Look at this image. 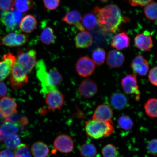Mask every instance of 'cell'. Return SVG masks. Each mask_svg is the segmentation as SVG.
I'll return each instance as SVG.
<instances>
[{
  "label": "cell",
  "mask_w": 157,
  "mask_h": 157,
  "mask_svg": "<svg viewBox=\"0 0 157 157\" xmlns=\"http://www.w3.org/2000/svg\"><path fill=\"white\" fill-rule=\"evenodd\" d=\"M93 12L97 17L98 24L102 30L107 33L116 32L123 23L129 21L128 17L124 16L119 8L114 4L108 5L102 8L96 7Z\"/></svg>",
  "instance_id": "cell-1"
},
{
  "label": "cell",
  "mask_w": 157,
  "mask_h": 157,
  "mask_svg": "<svg viewBox=\"0 0 157 157\" xmlns=\"http://www.w3.org/2000/svg\"><path fill=\"white\" fill-rule=\"evenodd\" d=\"M85 128L88 136L95 139L109 136L114 131L112 121H104L93 119L86 122Z\"/></svg>",
  "instance_id": "cell-2"
},
{
  "label": "cell",
  "mask_w": 157,
  "mask_h": 157,
  "mask_svg": "<svg viewBox=\"0 0 157 157\" xmlns=\"http://www.w3.org/2000/svg\"><path fill=\"white\" fill-rule=\"evenodd\" d=\"M27 74L24 69L19 65L16 61L9 79L11 88L17 90L23 87L28 81Z\"/></svg>",
  "instance_id": "cell-3"
},
{
  "label": "cell",
  "mask_w": 157,
  "mask_h": 157,
  "mask_svg": "<svg viewBox=\"0 0 157 157\" xmlns=\"http://www.w3.org/2000/svg\"><path fill=\"white\" fill-rule=\"evenodd\" d=\"M35 67L36 76L40 83L41 93L44 97L46 94L53 90L57 89V88L52 86L50 84L48 72L44 60H39L37 62Z\"/></svg>",
  "instance_id": "cell-4"
},
{
  "label": "cell",
  "mask_w": 157,
  "mask_h": 157,
  "mask_svg": "<svg viewBox=\"0 0 157 157\" xmlns=\"http://www.w3.org/2000/svg\"><path fill=\"white\" fill-rule=\"evenodd\" d=\"M16 62L24 69L27 73H30L36 64V52L33 49L24 52L21 49L17 51Z\"/></svg>",
  "instance_id": "cell-5"
},
{
  "label": "cell",
  "mask_w": 157,
  "mask_h": 157,
  "mask_svg": "<svg viewBox=\"0 0 157 157\" xmlns=\"http://www.w3.org/2000/svg\"><path fill=\"white\" fill-rule=\"evenodd\" d=\"M22 14L16 9L6 11L2 13L1 21L7 31L11 32L15 30L19 25Z\"/></svg>",
  "instance_id": "cell-6"
},
{
  "label": "cell",
  "mask_w": 157,
  "mask_h": 157,
  "mask_svg": "<svg viewBox=\"0 0 157 157\" xmlns=\"http://www.w3.org/2000/svg\"><path fill=\"white\" fill-rule=\"evenodd\" d=\"M45 102L49 111L59 110L65 102L64 95L57 88L46 94Z\"/></svg>",
  "instance_id": "cell-7"
},
{
  "label": "cell",
  "mask_w": 157,
  "mask_h": 157,
  "mask_svg": "<svg viewBox=\"0 0 157 157\" xmlns=\"http://www.w3.org/2000/svg\"><path fill=\"white\" fill-rule=\"evenodd\" d=\"M121 83L125 93L134 95L136 101H139L140 99V93L139 89L136 76L135 75H128L122 78Z\"/></svg>",
  "instance_id": "cell-8"
},
{
  "label": "cell",
  "mask_w": 157,
  "mask_h": 157,
  "mask_svg": "<svg viewBox=\"0 0 157 157\" xmlns=\"http://www.w3.org/2000/svg\"><path fill=\"white\" fill-rule=\"evenodd\" d=\"M28 40V37L25 34L11 33L0 38V46L13 48L21 46Z\"/></svg>",
  "instance_id": "cell-9"
},
{
  "label": "cell",
  "mask_w": 157,
  "mask_h": 157,
  "mask_svg": "<svg viewBox=\"0 0 157 157\" xmlns=\"http://www.w3.org/2000/svg\"><path fill=\"white\" fill-rule=\"evenodd\" d=\"M95 69V64L93 60L88 56L82 57L76 62V71L82 77H87L91 75Z\"/></svg>",
  "instance_id": "cell-10"
},
{
  "label": "cell",
  "mask_w": 157,
  "mask_h": 157,
  "mask_svg": "<svg viewBox=\"0 0 157 157\" xmlns=\"http://www.w3.org/2000/svg\"><path fill=\"white\" fill-rule=\"evenodd\" d=\"M16 61V57L11 52L4 55L0 61V81L4 80L10 75Z\"/></svg>",
  "instance_id": "cell-11"
},
{
  "label": "cell",
  "mask_w": 157,
  "mask_h": 157,
  "mask_svg": "<svg viewBox=\"0 0 157 157\" xmlns=\"http://www.w3.org/2000/svg\"><path fill=\"white\" fill-rule=\"evenodd\" d=\"M17 105L13 98L4 97L0 99V114L8 118L17 113Z\"/></svg>",
  "instance_id": "cell-12"
},
{
  "label": "cell",
  "mask_w": 157,
  "mask_h": 157,
  "mask_svg": "<svg viewBox=\"0 0 157 157\" xmlns=\"http://www.w3.org/2000/svg\"><path fill=\"white\" fill-rule=\"evenodd\" d=\"M54 145L55 149L62 153H70L74 148V143L71 137L67 135H59L55 139Z\"/></svg>",
  "instance_id": "cell-13"
},
{
  "label": "cell",
  "mask_w": 157,
  "mask_h": 157,
  "mask_svg": "<svg viewBox=\"0 0 157 157\" xmlns=\"http://www.w3.org/2000/svg\"><path fill=\"white\" fill-rule=\"evenodd\" d=\"M135 46L142 51L148 52L153 47V40L150 33L145 31L142 33L137 34L134 39Z\"/></svg>",
  "instance_id": "cell-14"
},
{
  "label": "cell",
  "mask_w": 157,
  "mask_h": 157,
  "mask_svg": "<svg viewBox=\"0 0 157 157\" xmlns=\"http://www.w3.org/2000/svg\"><path fill=\"white\" fill-rule=\"evenodd\" d=\"M98 87L93 80L87 78L81 82L78 87L80 95L85 98L94 97L97 93Z\"/></svg>",
  "instance_id": "cell-15"
},
{
  "label": "cell",
  "mask_w": 157,
  "mask_h": 157,
  "mask_svg": "<svg viewBox=\"0 0 157 157\" xmlns=\"http://www.w3.org/2000/svg\"><path fill=\"white\" fill-rule=\"evenodd\" d=\"M24 128L18 123L5 120L0 126V141L6 137L18 132L20 129Z\"/></svg>",
  "instance_id": "cell-16"
},
{
  "label": "cell",
  "mask_w": 157,
  "mask_h": 157,
  "mask_svg": "<svg viewBox=\"0 0 157 157\" xmlns=\"http://www.w3.org/2000/svg\"><path fill=\"white\" fill-rule=\"evenodd\" d=\"M131 67L135 73L139 75L144 76L148 73L149 63L142 56L138 55L133 60L131 63Z\"/></svg>",
  "instance_id": "cell-17"
},
{
  "label": "cell",
  "mask_w": 157,
  "mask_h": 157,
  "mask_svg": "<svg viewBox=\"0 0 157 157\" xmlns=\"http://www.w3.org/2000/svg\"><path fill=\"white\" fill-rule=\"evenodd\" d=\"M62 21L67 24L74 25L80 31H85L82 22L81 13L77 10H72L68 13L63 17Z\"/></svg>",
  "instance_id": "cell-18"
},
{
  "label": "cell",
  "mask_w": 157,
  "mask_h": 157,
  "mask_svg": "<svg viewBox=\"0 0 157 157\" xmlns=\"http://www.w3.org/2000/svg\"><path fill=\"white\" fill-rule=\"evenodd\" d=\"M113 117L111 108L106 105H101L96 108L92 119L104 121H111Z\"/></svg>",
  "instance_id": "cell-19"
},
{
  "label": "cell",
  "mask_w": 157,
  "mask_h": 157,
  "mask_svg": "<svg viewBox=\"0 0 157 157\" xmlns=\"http://www.w3.org/2000/svg\"><path fill=\"white\" fill-rule=\"evenodd\" d=\"M125 59V57L122 53L115 50L110 51L107 57L108 65L113 68L121 67L124 63Z\"/></svg>",
  "instance_id": "cell-20"
},
{
  "label": "cell",
  "mask_w": 157,
  "mask_h": 157,
  "mask_svg": "<svg viewBox=\"0 0 157 157\" xmlns=\"http://www.w3.org/2000/svg\"><path fill=\"white\" fill-rule=\"evenodd\" d=\"M130 40L126 32H123L115 35L111 42L113 48L117 50H123L130 46Z\"/></svg>",
  "instance_id": "cell-21"
},
{
  "label": "cell",
  "mask_w": 157,
  "mask_h": 157,
  "mask_svg": "<svg viewBox=\"0 0 157 157\" xmlns=\"http://www.w3.org/2000/svg\"><path fill=\"white\" fill-rule=\"evenodd\" d=\"M75 42L76 48L83 49L88 48L93 44V37L88 31H81L76 35L75 38Z\"/></svg>",
  "instance_id": "cell-22"
},
{
  "label": "cell",
  "mask_w": 157,
  "mask_h": 157,
  "mask_svg": "<svg viewBox=\"0 0 157 157\" xmlns=\"http://www.w3.org/2000/svg\"><path fill=\"white\" fill-rule=\"evenodd\" d=\"M38 21L36 17L30 14L25 15L21 19L19 26L23 32L30 33L36 29Z\"/></svg>",
  "instance_id": "cell-23"
},
{
  "label": "cell",
  "mask_w": 157,
  "mask_h": 157,
  "mask_svg": "<svg viewBox=\"0 0 157 157\" xmlns=\"http://www.w3.org/2000/svg\"><path fill=\"white\" fill-rule=\"evenodd\" d=\"M110 100L112 105L117 110L124 109L128 105V100L126 96L120 92H116L112 94Z\"/></svg>",
  "instance_id": "cell-24"
},
{
  "label": "cell",
  "mask_w": 157,
  "mask_h": 157,
  "mask_svg": "<svg viewBox=\"0 0 157 157\" xmlns=\"http://www.w3.org/2000/svg\"><path fill=\"white\" fill-rule=\"evenodd\" d=\"M40 39L42 44L49 45L54 44L56 41V36L53 29L52 27H45L41 33Z\"/></svg>",
  "instance_id": "cell-25"
},
{
  "label": "cell",
  "mask_w": 157,
  "mask_h": 157,
  "mask_svg": "<svg viewBox=\"0 0 157 157\" xmlns=\"http://www.w3.org/2000/svg\"><path fill=\"white\" fill-rule=\"evenodd\" d=\"M31 152L34 157H47L49 154V150L45 143L38 142L33 144Z\"/></svg>",
  "instance_id": "cell-26"
},
{
  "label": "cell",
  "mask_w": 157,
  "mask_h": 157,
  "mask_svg": "<svg viewBox=\"0 0 157 157\" xmlns=\"http://www.w3.org/2000/svg\"><path fill=\"white\" fill-rule=\"evenodd\" d=\"M82 21L84 28L90 31L94 30L98 24L97 17L93 13L84 15Z\"/></svg>",
  "instance_id": "cell-27"
},
{
  "label": "cell",
  "mask_w": 157,
  "mask_h": 157,
  "mask_svg": "<svg viewBox=\"0 0 157 157\" xmlns=\"http://www.w3.org/2000/svg\"><path fill=\"white\" fill-rule=\"evenodd\" d=\"M145 15L150 20H157V2L152 1L145 6L143 10Z\"/></svg>",
  "instance_id": "cell-28"
},
{
  "label": "cell",
  "mask_w": 157,
  "mask_h": 157,
  "mask_svg": "<svg viewBox=\"0 0 157 157\" xmlns=\"http://www.w3.org/2000/svg\"><path fill=\"white\" fill-rule=\"evenodd\" d=\"M146 114L149 117H157V99L151 98L147 101L144 105Z\"/></svg>",
  "instance_id": "cell-29"
},
{
  "label": "cell",
  "mask_w": 157,
  "mask_h": 157,
  "mask_svg": "<svg viewBox=\"0 0 157 157\" xmlns=\"http://www.w3.org/2000/svg\"><path fill=\"white\" fill-rule=\"evenodd\" d=\"M97 153V148L92 143H84L80 148V154L82 157H95Z\"/></svg>",
  "instance_id": "cell-30"
},
{
  "label": "cell",
  "mask_w": 157,
  "mask_h": 157,
  "mask_svg": "<svg viewBox=\"0 0 157 157\" xmlns=\"http://www.w3.org/2000/svg\"><path fill=\"white\" fill-rule=\"evenodd\" d=\"M21 143V139L18 135L12 134L9 135L5 139L4 144L5 146L11 150L17 148Z\"/></svg>",
  "instance_id": "cell-31"
},
{
  "label": "cell",
  "mask_w": 157,
  "mask_h": 157,
  "mask_svg": "<svg viewBox=\"0 0 157 157\" xmlns=\"http://www.w3.org/2000/svg\"><path fill=\"white\" fill-rule=\"evenodd\" d=\"M105 57V51L101 48H98L95 49L92 53L93 62L98 66L101 65L104 63Z\"/></svg>",
  "instance_id": "cell-32"
},
{
  "label": "cell",
  "mask_w": 157,
  "mask_h": 157,
  "mask_svg": "<svg viewBox=\"0 0 157 157\" xmlns=\"http://www.w3.org/2000/svg\"><path fill=\"white\" fill-rule=\"evenodd\" d=\"M15 6L20 12H26L32 8L34 2L33 0H15Z\"/></svg>",
  "instance_id": "cell-33"
},
{
  "label": "cell",
  "mask_w": 157,
  "mask_h": 157,
  "mask_svg": "<svg viewBox=\"0 0 157 157\" xmlns=\"http://www.w3.org/2000/svg\"><path fill=\"white\" fill-rule=\"evenodd\" d=\"M48 72L49 80L51 85L56 87L62 81L63 79L61 74L56 68L51 69Z\"/></svg>",
  "instance_id": "cell-34"
},
{
  "label": "cell",
  "mask_w": 157,
  "mask_h": 157,
  "mask_svg": "<svg viewBox=\"0 0 157 157\" xmlns=\"http://www.w3.org/2000/svg\"><path fill=\"white\" fill-rule=\"evenodd\" d=\"M118 123L121 128L126 131L131 130L133 123L131 118L127 115H122L118 120Z\"/></svg>",
  "instance_id": "cell-35"
},
{
  "label": "cell",
  "mask_w": 157,
  "mask_h": 157,
  "mask_svg": "<svg viewBox=\"0 0 157 157\" xmlns=\"http://www.w3.org/2000/svg\"><path fill=\"white\" fill-rule=\"evenodd\" d=\"M15 157H31V154L29 147L26 144L19 145L15 149Z\"/></svg>",
  "instance_id": "cell-36"
},
{
  "label": "cell",
  "mask_w": 157,
  "mask_h": 157,
  "mask_svg": "<svg viewBox=\"0 0 157 157\" xmlns=\"http://www.w3.org/2000/svg\"><path fill=\"white\" fill-rule=\"evenodd\" d=\"M102 154L103 157H117V152L114 146L109 144L103 147Z\"/></svg>",
  "instance_id": "cell-37"
},
{
  "label": "cell",
  "mask_w": 157,
  "mask_h": 157,
  "mask_svg": "<svg viewBox=\"0 0 157 157\" xmlns=\"http://www.w3.org/2000/svg\"><path fill=\"white\" fill-rule=\"evenodd\" d=\"M15 0H0V10L8 11L13 10Z\"/></svg>",
  "instance_id": "cell-38"
},
{
  "label": "cell",
  "mask_w": 157,
  "mask_h": 157,
  "mask_svg": "<svg viewBox=\"0 0 157 157\" xmlns=\"http://www.w3.org/2000/svg\"><path fill=\"white\" fill-rule=\"evenodd\" d=\"M45 7L49 10H54L59 6L60 0H43Z\"/></svg>",
  "instance_id": "cell-39"
},
{
  "label": "cell",
  "mask_w": 157,
  "mask_h": 157,
  "mask_svg": "<svg viewBox=\"0 0 157 157\" xmlns=\"http://www.w3.org/2000/svg\"><path fill=\"white\" fill-rule=\"evenodd\" d=\"M147 149L150 154L157 156V139H154L149 142Z\"/></svg>",
  "instance_id": "cell-40"
},
{
  "label": "cell",
  "mask_w": 157,
  "mask_h": 157,
  "mask_svg": "<svg viewBox=\"0 0 157 157\" xmlns=\"http://www.w3.org/2000/svg\"><path fill=\"white\" fill-rule=\"evenodd\" d=\"M133 7H143L148 4L153 0H125Z\"/></svg>",
  "instance_id": "cell-41"
},
{
  "label": "cell",
  "mask_w": 157,
  "mask_h": 157,
  "mask_svg": "<svg viewBox=\"0 0 157 157\" xmlns=\"http://www.w3.org/2000/svg\"><path fill=\"white\" fill-rule=\"evenodd\" d=\"M148 78L151 83L157 86V66L151 70L149 73Z\"/></svg>",
  "instance_id": "cell-42"
},
{
  "label": "cell",
  "mask_w": 157,
  "mask_h": 157,
  "mask_svg": "<svg viewBox=\"0 0 157 157\" xmlns=\"http://www.w3.org/2000/svg\"><path fill=\"white\" fill-rule=\"evenodd\" d=\"M7 87L6 84L0 81V98H3L6 95Z\"/></svg>",
  "instance_id": "cell-43"
},
{
  "label": "cell",
  "mask_w": 157,
  "mask_h": 157,
  "mask_svg": "<svg viewBox=\"0 0 157 157\" xmlns=\"http://www.w3.org/2000/svg\"><path fill=\"white\" fill-rule=\"evenodd\" d=\"M0 157H15L14 154L10 150L5 149L0 151Z\"/></svg>",
  "instance_id": "cell-44"
},
{
  "label": "cell",
  "mask_w": 157,
  "mask_h": 157,
  "mask_svg": "<svg viewBox=\"0 0 157 157\" xmlns=\"http://www.w3.org/2000/svg\"><path fill=\"white\" fill-rule=\"evenodd\" d=\"M99 1L103 2H106L109 1V0H99Z\"/></svg>",
  "instance_id": "cell-45"
}]
</instances>
